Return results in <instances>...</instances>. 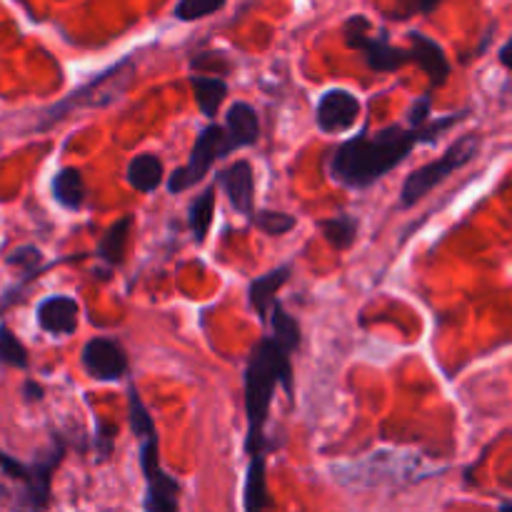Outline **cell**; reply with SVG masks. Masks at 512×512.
Returning a JSON list of instances; mask_svg holds the SVG:
<instances>
[{
	"label": "cell",
	"instance_id": "1",
	"mask_svg": "<svg viewBox=\"0 0 512 512\" xmlns=\"http://www.w3.org/2000/svg\"><path fill=\"white\" fill-rule=\"evenodd\" d=\"M468 118V110L428 120L425 125L393 123L378 133H358L355 138L338 145L330 158V178L350 190H365L393 173L410 158L415 145L435 143L445 130Z\"/></svg>",
	"mask_w": 512,
	"mask_h": 512
},
{
	"label": "cell",
	"instance_id": "2",
	"mask_svg": "<svg viewBox=\"0 0 512 512\" xmlns=\"http://www.w3.org/2000/svg\"><path fill=\"white\" fill-rule=\"evenodd\" d=\"M293 353L285 350L273 335L260 338L250 353L248 368H245V413H248V440L245 450L248 455H265V423H268L270 403H273L275 388L293 393Z\"/></svg>",
	"mask_w": 512,
	"mask_h": 512
},
{
	"label": "cell",
	"instance_id": "3",
	"mask_svg": "<svg viewBox=\"0 0 512 512\" xmlns=\"http://www.w3.org/2000/svg\"><path fill=\"white\" fill-rule=\"evenodd\" d=\"M128 410L130 428L138 440L140 470L145 478L143 508L148 512H175L180 508V483L173 475L165 473L163 463H160L158 430H155L153 415L148 413L135 385L128 388Z\"/></svg>",
	"mask_w": 512,
	"mask_h": 512
},
{
	"label": "cell",
	"instance_id": "4",
	"mask_svg": "<svg viewBox=\"0 0 512 512\" xmlns=\"http://www.w3.org/2000/svg\"><path fill=\"white\" fill-rule=\"evenodd\" d=\"M430 475L423 460L408 450H380L358 463L333 468V478L343 488L373 490V488H400Z\"/></svg>",
	"mask_w": 512,
	"mask_h": 512
},
{
	"label": "cell",
	"instance_id": "5",
	"mask_svg": "<svg viewBox=\"0 0 512 512\" xmlns=\"http://www.w3.org/2000/svg\"><path fill=\"white\" fill-rule=\"evenodd\" d=\"M480 145H483V138H480L478 133L463 135V138L455 140L438 160H433V163L423 165V168H418L415 173H410L408 178H405L403 188H400V208H413V205L420 203L425 195L433 193L440 183H445L450 175L458 173L460 168H465V165H468L470 160H475V155L480 153Z\"/></svg>",
	"mask_w": 512,
	"mask_h": 512
},
{
	"label": "cell",
	"instance_id": "6",
	"mask_svg": "<svg viewBox=\"0 0 512 512\" xmlns=\"http://www.w3.org/2000/svg\"><path fill=\"white\" fill-rule=\"evenodd\" d=\"M65 455V443L60 438H53L50 448L35 460L33 465H25L20 460H15L13 455L3 453L0 450V470H3L8 478L18 480L23 485V493H20L18 505L25 508H48L50 503V483H53V473L60 465Z\"/></svg>",
	"mask_w": 512,
	"mask_h": 512
},
{
	"label": "cell",
	"instance_id": "7",
	"mask_svg": "<svg viewBox=\"0 0 512 512\" xmlns=\"http://www.w3.org/2000/svg\"><path fill=\"white\" fill-rule=\"evenodd\" d=\"M235 150H240V145L238 140L233 138V133H230L225 125L210 123L208 128L200 130L188 163H185L183 168L175 170V173H170L168 193L175 195L190 190L195 183H200V180L210 173V168H213L220 158L235 153Z\"/></svg>",
	"mask_w": 512,
	"mask_h": 512
},
{
	"label": "cell",
	"instance_id": "8",
	"mask_svg": "<svg viewBox=\"0 0 512 512\" xmlns=\"http://www.w3.org/2000/svg\"><path fill=\"white\" fill-rule=\"evenodd\" d=\"M130 58L123 60V63L113 65V68L105 70L103 75H98L95 80H90L88 85H83L80 90H75L70 98L60 100L58 105H53V108L45 110V120L40 123V130H45L48 125H53L55 120L65 118L68 113H73L78 105H85V108H103V105H110L115 98L120 95V90H123L125 80L130 78V73L125 68H128Z\"/></svg>",
	"mask_w": 512,
	"mask_h": 512
},
{
	"label": "cell",
	"instance_id": "9",
	"mask_svg": "<svg viewBox=\"0 0 512 512\" xmlns=\"http://www.w3.org/2000/svg\"><path fill=\"white\" fill-rule=\"evenodd\" d=\"M345 40L355 53H360L373 73H395L410 63V50L395 48L388 35H370V23L365 18H350L345 23Z\"/></svg>",
	"mask_w": 512,
	"mask_h": 512
},
{
	"label": "cell",
	"instance_id": "10",
	"mask_svg": "<svg viewBox=\"0 0 512 512\" xmlns=\"http://www.w3.org/2000/svg\"><path fill=\"white\" fill-rule=\"evenodd\" d=\"M85 373L98 383H118L128 373V355L113 338H90L80 353Z\"/></svg>",
	"mask_w": 512,
	"mask_h": 512
},
{
	"label": "cell",
	"instance_id": "11",
	"mask_svg": "<svg viewBox=\"0 0 512 512\" xmlns=\"http://www.w3.org/2000/svg\"><path fill=\"white\" fill-rule=\"evenodd\" d=\"M360 118V100L358 95L345 88H330L320 95L315 105V125L320 133H345Z\"/></svg>",
	"mask_w": 512,
	"mask_h": 512
},
{
	"label": "cell",
	"instance_id": "12",
	"mask_svg": "<svg viewBox=\"0 0 512 512\" xmlns=\"http://www.w3.org/2000/svg\"><path fill=\"white\" fill-rule=\"evenodd\" d=\"M253 183L255 173L248 160H235L215 175V188L228 195V203L238 215L253 213Z\"/></svg>",
	"mask_w": 512,
	"mask_h": 512
},
{
	"label": "cell",
	"instance_id": "13",
	"mask_svg": "<svg viewBox=\"0 0 512 512\" xmlns=\"http://www.w3.org/2000/svg\"><path fill=\"white\" fill-rule=\"evenodd\" d=\"M40 330L50 335H73L78 330L80 305L70 295H50L35 310Z\"/></svg>",
	"mask_w": 512,
	"mask_h": 512
},
{
	"label": "cell",
	"instance_id": "14",
	"mask_svg": "<svg viewBox=\"0 0 512 512\" xmlns=\"http://www.w3.org/2000/svg\"><path fill=\"white\" fill-rule=\"evenodd\" d=\"M408 38L413 43V48H410V63H415L428 75L430 88H440L450 75V63L445 58L443 48L425 33H418V30L408 33Z\"/></svg>",
	"mask_w": 512,
	"mask_h": 512
},
{
	"label": "cell",
	"instance_id": "15",
	"mask_svg": "<svg viewBox=\"0 0 512 512\" xmlns=\"http://www.w3.org/2000/svg\"><path fill=\"white\" fill-rule=\"evenodd\" d=\"M290 275H293L290 273V265H280V268L260 275V278H255L253 283L248 285L250 308H253V313L258 315L260 320H268L270 308H273V303L278 300L280 288L288 283Z\"/></svg>",
	"mask_w": 512,
	"mask_h": 512
},
{
	"label": "cell",
	"instance_id": "16",
	"mask_svg": "<svg viewBox=\"0 0 512 512\" xmlns=\"http://www.w3.org/2000/svg\"><path fill=\"white\" fill-rule=\"evenodd\" d=\"M133 215H123V218L115 220L108 230L103 233V238L98 240V248H95V255L98 260H103L108 268H115L125 260V250H128L130 233H133Z\"/></svg>",
	"mask_w": 512,
	"mask_h": 512
},
{
	"label": "cell",
	"instance_id": "17",
	"mask_svg": "<svg viewBox=\"0 0 512 512\" xmlns=\"http://www.w3.org/2000/svg\"><path fill=\"white\" fill-rule=\"evenodd\" d=\"M163 160L155 153H140L135 155L128 163V170H125V178H128V185L138 193H155L163 183Z\"/></svg>",
	"mask_w": 512,
	"mask_h": 512
},
{
	"label": "cell",
	"instance_id": "18",
	"mask_svg": "<svg viewBox=\"0 0 512 512\" xmlns=\"http://www.w3.org/2000/svg\"><path fill=\"white\" fill-rule=\"evenodd\" d=\"M225 128L233 133V138L238 140L240 148H250V145L258 143L260 138V118L258 110L253 108L245 100L230 105L228 115H225Z\"/></svg>",
	"mask_w": 512,
	"mask_h": 512
},
{
	"label": "cell",
	"instance_id": "19",
	"mask_svg": "<svg viewBox=\"0 0 512 512\" xmlns=\"http://www.w3.org/2000/svg\"><path fill=\"white\" fill-rule=\"evenodd\" d=\"M50 190H53L55 203L65 210H73V213L83 208L85 198H88L83 173L78 168H63L60 173H55Z\"/></svg>",
	"mask_w": 512,
	"mask_h": 512
},
{
	"label": "cell",
	"instance_id": "20",
	"mask_svg": "<svg viewBox=\"0 0 512 512\" xmlns=\"http://www.w3.org/2000/svg\"><path fill=\"white\" fill-rule=\"evenodd\" d=\"M190 85H193V95L200 113L205 118L215 120L225 98H228V83L223 78H215V75H190Z\"/></svg>",
	"mask_w": 512,
	"mask_h": 512
},
{
	"label": "cell",
	"instance_id": "21",
	"mask_svg": "<svg viewBox=\"0 0 512 512\" xmlns=\"http://www.w3.org/2000/svg\"><path fill=\"white\" fill-rule=\"evenodd\" d=\"M268 488H265V455H250L248 478H245L243 508L248 512H258L268 508Z\"/></svg>",
	"mask_w": 512,
	"mask_h": 512
},
{
	"label": "cell",
	"instance_id": "22",
	"mask_svg": "<svg viewBox=\"0 0 512 512\" xmlns=\"http://www.w3.org/2000/svg\"><path fill=\"white\" fill-rule=\"evenodd\" d=\"M270 328H273V338L283 345L290 353H298L300 340H303V333H300V323L288 313V310L280 305V300H275L273 308L268 313Z\"/></svg>",
	"mask_w": 512,
	"mask_h": 512
},
{
	"label": "cell",
	"instance_id": "23",
	"mask_svg": "<svg viewBox=\"0 0 512 512\" xmlns=\"http://www.w3.org/2000/svg\"><path fill=\"white\" fill-rule=\"evenodd\" d=\"M213 215H215V185L205 188L198 198L190 203V213H188V225L190 233L198 243H203L208 238L210 228H213Z\"/></svg>",
	"mask_w": 512,
	"mask_h": 512
},
{
	"label": "cell",
	"instance_id": "24",
	"mask_svg": "<svg viewBox=\"0 0 512 512\" xmlns=\"http://www.w3.org/2000/svg\"><path fill=\"white\" fill-rule=\"evenodd\" d=\"M5 263H8L10 268H18L20 273H23V280H20V283L15 285V290H10V293L5 295V300H8L13 293H18V290L23 288V285H28L30 280L38 278V275L43 273L45 268H48V265H43V253H40V250L35 248V245H23V248H15L13 253H10L8 258H5Z\"/></svg>",
	"mask_w": 512,
	"mask_h": 512
},
{
	"label": "cell",
	"instance_id": "25",
	"mask_svg": "<svg viewBox=\"0 0 512 512\" xmlns=\"http://www.w3.org/2000/svg\"><path fill=\"white\" fill-rule=\"evenodd\" d=\"M318 225L320 230H323L325 240H328L335 250H348L350 245L355 243V238H358V218H353V215L348 213L320 220Z\"/></svg>",
	"mask_w": 512,
	"mask_h": 512
},
{
	"label": "cell",
	"instance_id": "26",
	"mask_svg": "<svg viewBox=\"0 0 512 512\" xmlns=\"http://www.w3.org/2000/svg\"><path fill=\"white\" fill-rule=\"evenodd\" d=\"M0 365L18 370H25L30 365L28 348L15 338V333L8 325H0Z\"/></svg>",
	"mask_w": 512,
	"mask_h": 512
},
{
	"label": "cell",
	"instance_id": "27",
	"mask_svg": "<svg viewBox=\"0 0 512 512\" xmlns=\"http://www.w3.org/2000/svg\"><path fill=\"white\" fill-rule=\"evenodd\" d=\"M250 223L258 230H263L265 235H285L295 228V215L280 213V210H255L248 215Z\"/></svg>",
	"mask_w": 512,
	"mask_h": 512
},
{
	"label": "cell",
	"instance_id": "28",
	"mask_svg": "<svg viewBox=\"0 0 512 512\" xmlns=\"http://www.w3.org/2000/svg\"><path fill=\"white\" fill-rule=\"evenodd\" d=\"M225 3H228V0H180V3L175 5V18L183 20V23L208 18V15L223 10Z\"/></svg>",
	"mask_w": 512,
	"mask_h": 512
},
{
	"label": "cell",
	"instance_id": "29",
	"mask_svg": "<svg viewBox=\"0 0 512 512\" xmlns=\"http://www.w3.org/2000/svg\"><path fill=\"white\" fill-rule=\"evenodd\" d=\"M430 105H433V93H425L423 98H418L413 103V108H410V113H408V123L410 125H425L430 120V113H433V110H430Z\"/></svg>",
	"mask_w": 512,
	"mask_h": 512
},
{
	"label": "cell",
	"instance_id": "30",
	"mask_svg": "<svg viewBox=\"0 0 512 512\" xmlns=\"http://www.w3.org/2000/svg\"><path fill=\"white\" fill-rule=\"evenodd\" d=\"M23 398L28 400V403H38V400H43V388H40L38 383H33V380H28V383L23 385Z\"/></svg>",
	"mask_w": 512,
	"mask_h": 512
},
{
	"label": "cell",
	"instance_id": "31",
	"mask_svg": "<svg viewBox=\"0 0 512 512\" xmlns=\"http://www.w3.org/2000/svg\"><path fill=\"white\" fill-rule=\"evenodd\" d=\"M500 63H503L508 70H512V38L503 45V48H500Z\"/></svg>",
	"mask_w": 512,
	"mask_h": 512
},
{
	"label": "cell",
	"instance_id": "32",
	"mask_svg": "<svg viewBox=\"0 0 512 512\" xmlns=\"http://www.w3.org/2000/svg\"><path fill=\"white\" fill-rule=\"evenodd\" d=\"M440 0H418V5H415V10L418 13H433L435 8H438Z\"/></svg>",
	"mask_w": 512,
	"mask_h": 512
}]
</instances>
